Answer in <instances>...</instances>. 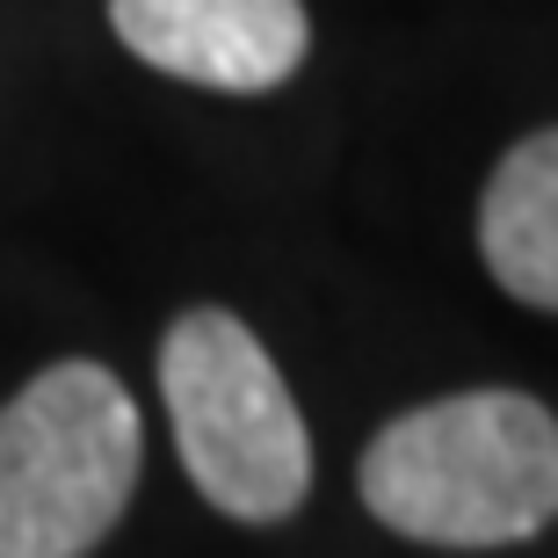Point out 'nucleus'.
Returning a JSON list of instances; mask_svg holds the SVG:
<instances>
[{
  "mask_svg": "<svg viewBox=\"0 0 558 558\" xmlns=\"http://www.w3.org/2000/svg\"><path fill=\"white\" fill-rule=\"evenodd\" d=\"M145 464L138 407L102 363H51L0 407V558H87Z\"/></svg>",
  "mask_w": 558,
  "mask_h": 558,
  "instance_id": "7ed1b4c3",
  "label": "nucleus"
},
{
  "mask_svg": "<svg viewBox=\"0 0 558 558\" xmlns=\"http://www.w3.org/2000/svg\"><path fill=\"white\" fill-rule=\"evenodd\" d=\"M160 399L196 494L232 522H283L312 494V435L283 371L226 305H189L160 341Z\"/></svg>",
  "mask_w": 558,
  "mask_h": 558,
  "instance_id": "f03ea898",
  "label": "nucleus"
},
{
  "mask_svg": "<svg viewBox=\"0 0 558 558\" xmlns=\"http://www.w3.org/2000/svg\"><path fill=\"white\" fill-rule=\"evenodd\" d=\"M363 508L442 551H494L558 522V421L530 392H450L385 421L363 450Z\"/></svg>",
  "mask_w": 558,
  "mask_h": 558,
  "instance_id": "f257e3e1",
  "label": "nucleus"
},
{
  "mask_svg": "<svg viewBox=\"0 0 558 558\" xmlns=\"http://www.w3.org/2000/svg\"><path fill=\"white\" fill-rule=\"evenodd\" d=\"M478 254L508 298L558 312V124L500 153L478 196Z\"/></svg>",
  "mask_w": 558,
  "mask_h": 558,
  "instance_id": "39448f33",
  "label": "nucleus"
},
{
  "mask_svg": "<svg viewBox=\"0 0 558 558\" xmlns=\"http://www.w3.org/2000/svg\"><path fill=\"white\" fill-rule=\"evenodd\" d=\"M117 37L167 81L269 95L312 51L305 0H109Z\"/></svg>",
  "mask_w": 558,
  "mask_h": 558,
  "instance_id": "20e7f679",
  "label": "nucleus"
}]
</instances>
